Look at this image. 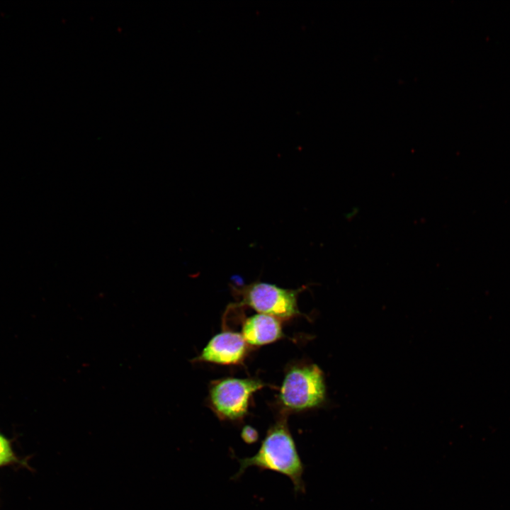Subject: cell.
Segmentation results:
<instances>
[{"label":"cell","instance_id":"cell-8","mask_svg":"<svg viewBox=\"0 0 510 510\" xmlns=\"http://www.w3.org/2000/svg\"><path fill=\"white\" fill-rule=\"evenodd\" d=\"M241 437L245 443L251 444L257 441L259 434L255 429L247 425L243 427L241 432Z\"/></svg>","mask_w":510,"mask_h":510},{"label":"cell","instance_id":"cell-1","mask_svg":"<svg viewBox=\"0 0 510 510\" xmlns=\"http://www.w3.org/2000/svg\"><path fill=\"white\" fill-rule=\"evenodd\" d=\"M239 468L233 476L237 479L249 467L270 470L290 479L295 493L305 492L302 480L304 465L286 419L281 418L272 425L261 441L258 451L252 456L239 458Z\"/></svg>","mask_w":510,"mask_h":510},{"label":"cell","instance_id":"cell-4","mask_svg":"<svg viewBox=\"0 0 510 510\" xmlns=\"http://www.w3.org/2000/svg\"><path fill=\"white\" fill-rule=\"evenodd\" d=\"M301 288L285 289L266 282H254L234 288L242 304L276 318H289L298 313L297 298Z\"/></svg>","mask_w":510,"mask_h":510},{"label":"cell","instance_id":"cell-2","mask_svg":"<svg viewBox=\"0 0 510 510\" xmlns=\"http://www.w3.org/2000/svg\"><path fill=\"white\" fill-rule=\"evenodd\" d=\"M325 387L321 370L316 365L295 366L285 375L279 400L288 411L300 412L320 404L324 398Z\"/></svg>","mask_w":510,"mask_h":510},{"label":"cell","instance_id":"cell-5","mask_svg":"<svg viewBox=\"0 0 510 510\" xmlns=\"http://www.w3.org/2000/svg\"><path fill=\"white\" fill-rule=\"evenodd\" d=\"M246 351V342L241 334L223 332L214 336L191 361L235 364L242 361Z\"/></svg>","mask_w":510,"mask_h":510},{"label":"cell","instance_id":"cell-3","mask_svg":"<svg viewBox=\"0 0 510 510\" xmlns=\"http://www.w3.org/2000/svg\"><path fill=\"white\" fill-rule=\"evenodd\" d=\"M264 384L256 379L226 378L210 390V406L221 420L239 421L247 414L249 398Z\"/></svg>","mask_w":510,"mask_h":510},{"label":"cell","instance_id":"cell-6","mask_svg":"<svg viewBox=\"0 0 510 510\" xmlns=\"http://www.w3.org/2000/svg\"><path fill=\"white\" fill-rule=\"evenodd\" d=\"M242 336L246 343L259 346L273 342L282 336L281 326L277 318L265 314H254L244 322Z\"/></svg>","mask_w":510,"mask_h":510},{"label":"cell","instance_id":"cell-7","mask_svg":"<svg viewBox=\"0 0 510 510\" xmlns=\"http://www.w3.org/2000/svg\"><path fill=\"white\" fill-rule=\"evenodd\" d=\"M13 464L28 467L27 463L16 455L11 441L0 432V468Z\"/></svg>","mask_w":510,"mask_h":510}]
</instances>
